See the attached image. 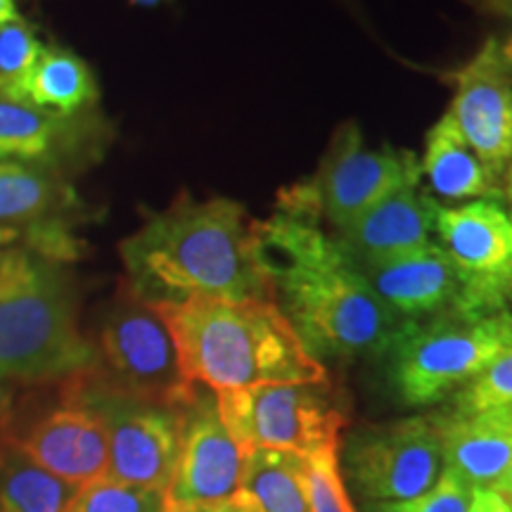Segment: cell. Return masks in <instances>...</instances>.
Segmentation results:
<instances>
[{
    "mask_svg": "<svg viewBox=\"0 0 512 512\" xmlns=\"http://www.w3.org/2000/svg\"><path fill=\"white\" fill-rule=\"evenodd\" d=\"M259 247L275 302L313 358L389 354L408 320L382 304L320 223L278 211L259 221Z\"/></svg>",
    "mask_w": 512,
    "mask_h": 512,
    "instance_id": "cell-1",
    "label": "cell"
},
{
    "mask_svg": "<svg viewBox=\"0 0 512 512\" xmlns=\"http://www.w3.org/2000/svg\"><path fill=\"white\" fill-rule=\"evenodd\" d=\"M126 280L150 302L190 297L275 299L261 261L259 221L223 197H176L147 214L143 226L119 245Z\"/></svg>",
    "mask_w": 512,
    "mask_h": 512,
    "instance_id": "cell-2",
    "label": "cell"
},
{
    "mask_svg": "<svg viewBox=\"0 0 512 512\" xmlns=\"http://www.w3.org/2000/svg\"><path fill=\"white\" fill-rule=\"evenodd\" d=\"M157 309L174 335L183 375L214 394L328 382L323 363L309 354L275 299L190 297Z\"/></svg>",
    "mask_w": 512,
    "mask_h": 512,
    "instance_id": "cell-3",
    "label": "cell"
},
{
    "mask_svg": "<svg viewBox=\"0 0 512 512\" xmlns=\"http://www.w3.org/2000/svg\"><path fill=\"white\" fill-rule=\"evenodd\" d=\"M91 368L67 264L27 247L0 254V387H46Z\"/></svg>",
    "mask_w": 512,
    "mask_h": 512,
    "instance_id": "cell-4",
    "label": "cell"
},
{
    "mask_svg": "<svg viewBox=\"0 0 512 512\" xmlns=\"http://www.w3.org/2000/svg\"><path fill=\"white\" fill-rule=\"evenodd\" d=\"M512 349V311L408 323L389 349V373L406 406H432Z\"/></svg>",
    "mask_w": 512,
    "mask_h": 512,
    "instance_id": "cell-5",
    "label": "cell"
},
{
    "mask_svg": "<svg viewBox=\"0 0 512 512\" xmlns=\"http://www.w3.org/2000/svg\"><path fill=\"white\" fill-rule=\"evenodd\" d=\"M93 349L95 368L128 394L174 408L195 394L162 311L126 278L102 309Z\"/></svg>",
    "mask_w": 512,
    "mask_h": 512,
    "instance_id": "cell-6",
    "label": "cell"
},
{
    "mask_svg": "<svg viewBox=\"0 0 512 512\" xmlns=\"http://www.w3.org/2000/svg\"><path fill=\"white\" fill-rule=\"evenodd\" d=\"M98 415L110 446L107 477L166 494L181 453L183 406L140 399L112 384L98 368L62 382Z\"/></svg>",
    "mask_w": 512,
    "mask_h": 512,
    "instance_id": "cell-7",
    "label": "cell"
},
{
    "mask_svg": "<svg viewBox=\"0 0 512 512\" xmlns=\"http://www.w3.org/2000/svg\"><path fill=\"white\" fill-rule=\"evenodd\" d=\"M420 178L422 166L413 152L375 150L356 124H344L316 174L280 195V211L313 223L328 221L332 230H342L389 192Z\"/></svg>",
    "mask_w": 512,
    "mask_h": 512,
    "instance_id": "cell-8",
    "label": "cell"
},
{
    "mask_svg": "<svg viewBox=\"0 0 512 512\" xmlns=\"http://www.w3.org/2000/svg\"><path fill=\"white\" fill-rule=\"evenodd\" d=\"M221 418L242 453L254 448L309 456L339 446L344 415L323 384H261L216 394Z\"/></svg>",
    "mask_w": 512,
    "mask_h": 512,
    "instance_id": "cell-9",
    "label": "cell"
},
{
    "mask_svg": "<svg viewBox=\"0 0 512 512\" xmlns=\"http://www.w3.org/2000/svg\"><path fill=\"white\" fill-rule=\"evenodd\" d=\"M354 489L368 503L408 501L444 477L446 453L441 418L396 420L354 434L347 451Z\"/></svg>",
    "mask_w": 512,
    "mask_h": 512,
    "instance_id": "cell-10",
    "label": "cell"
},
{
    "mask_svg": "<svg viewBox=\"0 0 512 512\" xmlns=\"http://www.w3.org/2000/svg\"><path fill=\"white\" fill-rule=\"evenodd\" d=\"M57 401L43 403L29 396L24 406L10 399L8 437L64 482L86 486L107 477L110 446L105 427L91 408L76 401L62 382Z\"/></svg>",
    "mask_w": 512,
    "mask_h": 512,
    "instance_id": "cell-11",
    "label": "cell"
},
{
    "mask_svg": "<svg viewBox=\"0 0 512 512\" xmlns=\"http://www.w3.org/2000/svg\"><path fill=\"white\" fill-rule=\"evenodd\" d=\"M434 242L465 283L477 316L508 309L512 299V211L498 200L441 207Z\"/></svg>",
    "mask_w": 512,
    "mask_h": 512,
    "instance_id": "cell-12",
    "label": "cell"
},
{
    "mask_svg": "<svg viewBox=\"0 0 512 512\" xmlns=\"http://www.w3.org/2000/svg\"><path fill=\"white\" fill-rule=\"evenodd\" d=\"M245 453L230 437L216 394L197 384L183 406L181 453L166 491L169 505L216 503L240 491Z\"/></svg>",
    "mask_w": 512,
    "mask_h": 512,
    "instance_id": "cell-13",
    "label": "cell"
},
{
    "mask_svg": "<svg viewBox=\"0 0 512 512\" xmlns=\"http://www.w3.org/2000/svg\"><path fill=\"white\" fill-rule=\"evenodd\" d=\"M451 114L479 159L501 176L512 159V67L486 38L479 53L456 72Z\"/></svg>",
    "mask_w": 512,
    "mask_h": 512,
    "instance_id": "cell-14",
    "label": "cell"
},
{
    "mask_svg": "<svg viewBox=\"0 0 512 512\" xmlns=\"http://www.w3.org/2000/svg\"><path fill=\"white\" fill-rule=\"evenodd\" d=\"M356 266L382 304L408 323L439 316H477L470 309L465 283L437 242Z\"/></svg>",
    "mask_w": 512,
    "mask_h": 512,
    "instance_id": "cell-15",
    "label": "cell"
},
{
    "mask_svg": "<svg viewBox=\"0 0 512 512\" xmlns=\"http://www.w3.org/2000/svg\"><path fill=\"white\" fill-rule=\"evenodd\" d=\"M100 131L93 112L57 117L27 102L0 98V162L46 166L67 176L95 157Z\"/></svg>",
    "mask_w": 512,
    "mask_h": 512,
    "instance_id": "cell-16",
    "label": "cell"
},
{
    "mask_svg": "<svg viewBox=\"0 0 512 512\" xmlns=\"http://www.w3.org/2000/svg\"><path fill=\"white\" fill-rule=\"evenodd\" d=\"M437 209L439 202L420 188V181H411L363 211L347 228L335 230L332 238L354 264H370L434 242Z\"/></svg>",
    "mask_w": 512,
    "mask_h": 512,
    "instance_id": "cell-17",
    "label": "cell"
},
{
    "mask_svg": "<svg viewBox=\"0 0 512 512\" xmlns=\"http://www.w3.org/2000/svg\"><path fill=\"white\" fill-rule=\"evenodd\" d=\"M446 470L475 489H491L512 465V406L441 418Z\"/></svg>",
    "mask_w": 512,
    "mask_h": 512,
    "instance_id": "cell-18",
    "label": "cell"
},
{
    "mask_svg": "<svg viewBox=\"0 0 512 512\" xmlns=\"http://www.w3.org/2000/svg\"><path fill=\"white\" fill-rule=\"evenodd\" d=\"M420 166L439 200H498L503 195L498 176L479 159L448 112L427 133Z\"/></svg>",
    "mask_w": 512,
    "mask_h": 512,
    "instance_id": "cell-19",
    "label": "cell"
},
{
    "mask_svg": "<svg viewBox=\"0 0 512 512\" xmlns=\"http://www.w3.org/2000/svg\"><path fill=\"white\" fill-rule=\"evenodd\" d=\"M76 197L67 176L46 166L0 162V226H72Z\"/></svg>",
    "mask_w": 512,
    "mask_h": 512,
    "instance_id": "cell-20",
    "label": "cell"
},
{
    "mask_svg": "<svg viewBox=\"0 0 512 512\" xmlns=\"http://www.w3.org/2000/svg\"><path fill=\"white\" fill-rule=\"evenodd\" d=\"M100 88L91 64L60 43H46L27 83V105L57 114L79 117L93 112Z\"/></svg>",
    "mask_w": 512,
    "mask_h": 512,
    "instance_id": "cell-21",
    "label": "cell"
},
{
    "mask_svg": "<svg viewBox=\"0 0 512 512\" xmlns=\"http://www.w3.org/2000/svg\"><path fill=\"white\" fill-rule=\"evenodd\" d=\"M79 491L29 458L8 434L0 441V512H72Z\"/></svg>",
    "mask_w": 512,
    "mask_h": 512,
    "instance_id": "cell-22",
    "label": "cell"
},
{
    "mask_svg": "<svg viewBox=\"0 0 512 512\" xmlns=\"http://www.w3.org/2000/svg\"><path fill=\"white\" fill-rule=\"evenodd\" d=\"M240 494L259 512H311L304 486V456L254 448L242 458Z\"/></svg>",
    "mask_w": 512,
    "mask_h": 512,
    "instance_id": "cell-23",
    "label": "cell"
},
{
    "mask_svg": "<svg viewBox=\"0 0 512 512\" xmlns=\"http://www.w3.org/2000/svg\"><path fill=\"white\" fill-rule=\"evenodd\" d=\"M46 43L29 19L19 17L0 27V98L27 100V83Z\"/></svg>",
    "mask_w": 512,
    "mask_h": 512,
    "instance_id": "cell-24",
    "label": "cell"
},
{
    "mask_svg": "<svg viewBox=\"0 0 512 512\" xmlns=\"http://www.w3.org/2000/svg\"><path fill=\"white\" fill-rule=\"evenodd\" d=\"M166 494L155 489H143L117 482V479H98L81 486L72 512H164Z\"/></svg>",
    "mask_w": 512,
    "mask_h": 512,
    "instance_id": "cell-25",
    "label": "cell"
},
{
    "mask_svg": "<svg viewBox=\"0 0 512 512\" xmlns=\"http://www.w3.org/2000/svg\"><path fill=\"white\" fill-rule=\"evenodd\" d=\"M339 446H328L304 456V486L311 512H356L337 458Z\"/></svg>",
    "mask_w": 512,
    "mask_h": 512,
    "instance_id": "cell-26",
    "label": "cell"
},
{
    "mask_svg": "<svg viewBox=\"0 0 512 512\" xmlns=\"http://www.w3.org/2000/svg\"><path fill=\"white\" fill-rule=\"evenodd\" d=\"M496 406H512V349L458 389L453 413H477Z\"/></svg>",
    "mask_w": 512,
    "mask_h": 512,
    "instance_id": "cell-27",
    "label": "cell"
},
{
    "mask_svg": "<svg viewBox=\"0 0 512 512\" xmlns=\"http://www.w3.org/2000/svg\"><path fill=\"white\" fill-rule=\"evenodd\" d=\"M475 486L444 472V477L425 494L394 503H368V512H470Z\"/></svg>",
    "mask_w": 512,
    "mask_h": 512,
    "instance_id": "cell-28",
    "label": "cell"
},
{
    "mask_svg": "<svg viewBox=\"0 0 512 512\" xmlns=\"http://www.w3.org/2000/svg\"><path fill=\"white\" fill-rule=\"evenodd\" d=\"M19 247H27L31 252L60 261V264H69L79 256V240H76L72 226H67V223L48 228L0 226V254Z\"/></svg>",
    "mask_w": 512,
    "mask_h": 512,
    "instance_id": "cell-29",
    "label": "cell"
},
{
    "mask_svg": "<svg viewBox=\"0 0 512 512\" xmlns=\"http://www.w3.org/2000/svg\"><path fill=\"white\" fill-rule=\"evenodd\" d=\"M477 12L494 17L501 22V34L491 36L498 43V50L505 62L512 67V0H467Z\"/></svg>",
    "mask_w": 512,
    "mask_h": 512,
    "instance_id": "cell-30",
    "label": "cell"
},
{
    "mask_svg": "<svg viewBox=\"0 0 512 512\" xmlns=\"http://www.w3.org/2000/svg\"><path fill=\"white\" fill-rule=\"evenodd\" d=\"M164 512H259L254 508V503L240 494L223 498L216 503H197V505H169L166 503Z\"/></svg>",
    "mask_w": 512,
    "mask_h": 512,
    "instance_id": "cell-31",
    "label": "cell"
},
{
    "mask_svg": "<svg viewBox=\"0 0 512 512\" xmlns=\"http://www.w3.org/2000/svg\"><path fill=\"white\" fill-rule=\"evenodd\" d=\"M470 512H512L494 489H475Z\"/></svg>",
    "mask_w": 512,
    "mask_h": 512,
    "instance_id": "cell-32",
    "label": "cell"
},
{
    "mask_svg": "<svg viewBox=\"0 0 512 512\" xmlns=\"http://www.w3.org/2000/svg\"><path fill=\"white\" fill-rule=\"evenodd\" d=\"M491 489H494L496 494L503 498L505 505H508V508L512 510V465L508 467V470L503 472V477L498 479V482H496L494 486H491Z\"/></svg>",
    "mask_w": 512,
    "mask_h": 512,
    "instance_id": "cell-33",
    "label": "cell"
},
{
    "mask_svg": "<svg viewBox=\"0 0 512 512\" xmlns=\"http://www.w3.org/2000/svg\"><path fill=\"white\" fill-rule=\"evenodd\" d=\"M10 399H12V394L8 392V389L0 387V441H3V439H5V434H8Z\"/></svg>",
    "mask_w": 512,
    "mask_h": 512,
    "instance_id": "cell-34",
    "label": "cell"
},
{
    "mask_svg": "<svg viewBox=\"0 0 512 512\" xmlns=\"http://www.w3.org/2000/svg\"><path fill=\"white\" fill-rule=\"evenodd\" d=\"M19 17H22V12H19V0H0V27L15 22Z\"/></svg>",
    "mask_w": 512,
    "mask_h": 512,
    "instance_id": "cell-35",
    "label": "cell"
},
{
    "mask_svg": "<svg viewBox=\"0 0 512 512\" xmlns=\"http://www.w3.org/2000/svg\"><path fill=\"white\" fill-rule=\"evenodd\" d=\"M128 3L136 5V8H162V5L174 3V0H128Z\"/></svg>",
    "mask_w": 512,
    "mask_h": 512,
    "instance_id": "cell-36",
    "label": "cell"
},
{
    "mask_svg": "<svg viewBox=\"0 0 512 512\" xmlns=\"http://www.w3.org/2000/svg\"><path fill=\"white\" fill-rule=\"evenodd\" d=\"M505 200L510 204V211H512V159L508 164V183H505Z\"/></svg>",
    "mask_w": 512,
    "mask_h": 512,
    "instance_id": "cell-37",
    "label": "cell"
}]
</instances>
